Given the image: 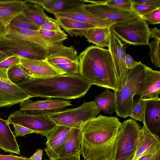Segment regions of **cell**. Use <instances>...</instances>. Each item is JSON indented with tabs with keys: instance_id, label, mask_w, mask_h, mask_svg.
Wrapping results in <instances>:
<instances>
[{
	"instance_id": "obj_1",
	"label": "cell",
	"mask_w": 160,
	"mask_h": 160,
	"mask_svg": "<svg viewBox=\"0 0 160 160\" xmlns=\"http://www.w3.org/2000/svg\"><path fill=\"white\" fill-rule=\"evenodd\" d=\"M121 122L116 117L99 115L81 128L84 160H111Z\"/></svg>"
},
{
	"instance_id": "obj_2",
	"label": "cell",
	"mask_w": 160,
	"mask_h": 160,
	"mask_svg": "<svg viewBox=\"0 0 160 160\" xmlns=\"http://www.w3.org/2000/svg\"><path fill=\"white\" fill-rule=\"evenodd\" d=\"M17 85L31 98L65 99L84 96L92 85L78 74H64L47 78L31 77L22 80Z\"/></svg>"
},
{
	"instance_id": "obj_3",
	"label": "cell",
	"mask_w": 160,
	"mask_h": 160,
	"mask_svg": "<svg viewBox=\"0 0 160 160\" xmlns=\"http://www.w3.org/2000/svg\"><path fill=\"white\" fill-rule=\"evenodd\" d=\"M79 75L91 85L118 91V81L111 54L108 49L89 46L78 56Z\"/></svg>"
},
{
	"instance_id": "obj_4",
	"label": "cell",
	"mask_w": 160,
	"mask_h": 160,
	"mask_svg": "<svg viewBox=\"0 0 160 160\" xmlns=\"http://www.w3.org/2000/svg\"><path fill=\"white\" fill-rule=\"evenodd\" d=\"M145 74L144 65L140 61L128 70L125 85L119 91H114L115 95V112L119 117L126 118L130 114L134 97H139L141 83Z\"/></svg>"
},
{
	"instance_id": "obj_5",
	"label": "cell",
	"mask_w": 160,
	"mask_h": 160,
	"mask_svg": "<svg viewBox=\"0 0 160 160\" xmlns=\"http://www.w3.org/2000/svg\"><path fill=\"white\" fill-rule=\"evenodd\" d=\"M141 132L135 120L129 119L121 123L111 160H132L138 145Z\"/></svg>"
},
{
	"instance_id": "obj_6",
	"label": "cell",
	"mask_w": 160,
	"mask_h": 160,
	"mask_svg": "<svg viewBox=\"0 0 160 160\" xmlns=\"http://www.w3.org/2000/svg\"><path fill=\"white\" fill-rule=\"evenodd\" d=\"M101 110L95 101L83 102L80 106L45 114L58 125L81 129L82 125L96 118Z\"/></svg>"
},
{
	"instance_id": "obj_7",
	"label": "cell",
	"mask_w": 160,
	"mask_h": 160,
	"mask_svg": "<svg viewBox=\"0 0 160 160\" xmlns=\"http://www.w3.org/2000/svg\"><path fill=\"white\" fill-rule=\"evenodd\" d=\"M112 32L124 42L134 45H148L150 29L141 18L121 22L111 27Z\"/></svg>"
},
{
	"instance_id": "obj_8",
	"label": "cell",
	"mask_w": 160,
	"mask_h": 160,
	"mask_svg": "<svg viewBox=\"0 0 160 160\" xmlns=\"http://www.w3.org/2000/svg\"><path fill=\"white\" fill-rule=\"evenodd\" d=\"M0 51L8 57L17 55L21 58L41 60L47 59V48L38 43L1 37Z\"/></svg>"
},
{
	"instance_id": "obj_9",
	"label": "cell",
	"mask_w": 160,
	"mask_h": 160,
	"mask_svg": "<svg viewBox=\"0 0 160 160\" xmlns=\"http://www.w3.org/2000/svg\"><path fill=\"white\" fill-rule=\"evenodd\" d=\"M10 124H17L44 136L57 125L46 114H31L17 110L12 113L7 119Z\"/></svg>"
},
{
	"instance_id": "obj_10",
	"label": "cell",
	"mask_w": 160,
	"mask_h": 160,
	"mask_svg": "<svg viewBox=\"0 0 160 160\" xmlns=\"http://www.w3.org/2000/svg\"><path fill=\"white\" fill-rule=\"evenodd\" d=\"M7 71V69L0 68V108L9 107L31 98L29 94L11 81Z\"/></svg>"
},
{
	"instance_id": "obj_11",
	"label": "cell",
	"mask_w": 160,
	"mask_h": 160,
	"mask_svg": "<svg viewBox=\"0 0 160 160\" xmlns=\"http://www.w3.org/2000/svg\"><path fill=\"white\" fill-rule=\"evenodd\" d=\"M127 47L110 29V43L108 50L112 56L118 81V91L122 89L127 79L129 70L127 68L125 63Z\"/></svg>"
},
{
	"instance_id": "obj_12",
	"label": "cell",
	"mask_w": 160,
	"mask_h": 160,
	"mask_svg": "<svg viewBox=\"0 0 160 160\" xmlns=\"http://www.w3.org/2000/svg\"><path fill=\"white\" fill-rule=\"evenodd\" d=\"M83 5L92 13L114 24L141 18L133 11L125 10L105 4H84Z\"/></svg>"
},
{
	"instance_id": "obj_13",
	"label": "cell",
	"mask_w": 160,
	"mask_h": 160,
	"mask_svg": "<svg viewBox=\"0 0 160 160\" xmlns=\"http://www.w3.org/2000/svg\"><path fill=\"white\" fill-rule=\"evenodd\" d=\"M20 111L31 114H44L58 112L72 105L71 101L48 98L44 100L33 101L28 98L19 104Z\"/></svg>"
},
{
	"instance_id": "obj_14",
	"label": "cell",
	"mask_w": 160,
	"mask_h": 160,
	"mask_svg": "<svg viewBox=\"0 0 160 160\" xmlns=\"http://www.w3.org/2000/svg\"><path fill=\"white\" fill-rule=\"evenodd\" d=\"M19 64L32 77L47 78L65 74L51 64L47 59L38 60L21 58Z\"/></svg>"
},
{
	"instance_id": "obj_15",
	"label": "cell",
	"mask_w": 160,
	"mask_h": 160,
	"mask_svg": "<svg viewBox=\"0 0 160 160\" xmlns=\"http://www.w3.org/2000/svg\"><path fill=\"white\" fill-rule=\"evenodd\" d=\"M83 4L54 14L56 18L63 17L90 24L97 27L110 28L114 23L102 19L87 10Z\"/></svg>"
},
{
	"instance_id": "obj_16",
	"label": "cell",
	"mask_w": 160,
	"mask_h": 160,
	"mask_svg": "<svg viewBox=\"0 0 160 160\" xmlns=\"http://www.w3.org/2000/svg\"><path fill=\"white\" fill-rule=\"evenodd\" d=\"M142 99L144 105L143 124L151 133L159 136L160 98L158 97Z\"/></svg>"
},
{
	"instance_id": "obj_17",
	"label": "cell",
	"mask_w": 160,
	"mask_h": 160,
	"mask_svg": "<svg viewBox=\"0 0 160 160\" xmlns=\"http://www.w3.org/2000/svg\"><path fill=\"white\" fill-rule=\"evenodd\" d=\"M47 50V59L54 66L79 60L77 51L72 46H64L62 42L49 46Z\"/></svg>"
},
{
	"instance_id": "obj_18",
	"label": "cell",
	"mask_w": 160,
	"mask_h": 160,
	"mask_svg": "<svg viewBox=\"0 0 160 160\" xmlns=\"http://www.w3.org/2000/svg\"><path fill=\"white\" fill-rule=\"evenodd\" d=\"M145 74L141 85V99L159 97L160 93V71L154 70L144 65Z\"/></svg>"
},
{
	"instance_id": "obj_19",
	"label": "cell",
	"mask_w": 160,
	"mask_h": 160,
	"mask_svg": "<svg viewBox=\"0 0 160 160\" xmlns=\"http://www.w3.org/2000/svg\"><path fill=\"white\" fill-rule=\"evenodd\" d=\"M3 37L31 42L47 48L48 46L47 42L40 34L39 30L35 31L18 28L9 25L7 27L6 33Z\"/></svg>"
},
{
	"instance_id": "obj_20",
	"label": "cell",
	"mask_w": 160,
	"mask_h": 160,
	"mask_svg": "<svg viewBox=\"0 0 160 160\" xmlns=\"http://www.w3.org/2000/svg\"><path fill=\"white\" fill-rule=\"evenodd\" d=\"M27 3L25 0H0V21L7 27L22 12Z\"/></svg>"
},
{
	"instance_id": "obj_21",
	"label": "cell",
	"mask_w": 160,
	"mask_h": 160,
	"mask_svg": "<svg viewBox=\"0 0 160 160\" xmlns=\"http://www.w3.org/2000/svg\"><path fill=\"white\" fill-rule=\"evenodd\" d=\"M8 120L0 118V148L6 152L20 154L19 146Z\"/></svg>"
},
{
	"instance_id": "obj_22",
	"label": "cell",
	"mask_w": 160,
	"mask_h": 160,
	"mask_svg": "<svg viewBox=\"0 0 160 160\" xmlns=\"http://www.w3.org/2000/svg\"><path fill=\"white\" fill-rule=\"evenodd\" d=\"M159 146V136L151 133L143 124L141 129L138 145L132 160H138L142 156Z\"/></svg>"
},
{
	"instance_id": "obj_23",
	"label": "cell",
	"mask_w": 160,
	"mask_h": 160,
	"mask_svg": "<svg viewBox=\"0 0 160 160\" xmlns=\"http://www.w3.org/2000/svg\"><path fill=\"white\" fill-rule=\"evenodd\" d=\"M56 18L60 26L72 37H82L88 29L97 27L90 24L69 18Z\"/></svg>"
},
{
	"instance_id": "obj_24",
	"label": "cell",
	"mask_w": 160,
	"mask_h": 160,
	"mask_svg": "<svg viewBox=\"0 0 160 160\" xmlns=\"http://www.w3.org/2000/svg\"><path fill=\"white\" fill-rule=\"evenodd\" d=\"M110 28L95 27L87 30L83 36L87 41L99 47H108L110 43Z\"/></svg>"
},
{
	"instance_id": "obj_25",
	"label": "cell",
	"mask_w": 160,
	"mask_h": 160,
	"mask_svg": "<svg viewBox=\"0 0 160 160\" xmlns=\"http://www.w3.org/2000/svg\"><path fill=\"white\" fill-rule=\"evenodd\" d=\"M82 134L80 129L72 128L62 151L58 157L78 153L81 154Z\"/></svg>"
},
{
	"instance_id": "obj_26",
	"label": "cell",
	"mask_w": 160,
	"mask_h": 160,
	"mask_svg": "<svg viewBox=\"0 0 160 160\" xmlns=\"http://www.w3.org/2000/svg\"><path fill=\"white\" fill-rule=\"evenodd\" d=\"M42 6L35 3L28 2L21 13L32 22L40 28L48 17Z\"/></svg>"
},
{
	"instance_id": "obj_27",
	"label": "cell",
	"mask_w": 160,
	"mask_h": 160,
	"mask_svg": "<svg viewBox=\"0 0 160 160\" xmlns=\"http://www.w3.org/2000/svg\"><path fill=\"white\" fill-rule=\"evenodd\" d=\"M95 101L101 111L111 115L115 112V94L108 88L96 96Z\"/></svg>"
},
{
	"instance_id": "obj_28",
	"label": "cell",
	"mask_w": 160,
	"mask_h": 160,
	"mask_svg": "<svg viewBox=\"0 0 160 160\" xmlns=\"http://www.w3.org/2000/svg\"><path fill=\"white\" fill-rule=\"evenodd\" d=\"M86 3L85 0H55L44 8L53 15Z\"/></svg>"
},
{
	"instance_id": "obj_29",
	"label": "cell",
	"mask_w": 160,
	"mask_h": 160,
	"mask_svg": "<svg viewBox=\"0 0 160 160\" xmlns=\"http://www.w3.org/2000/svg\"><path fill=\"white\" fill-rule=\"evenodd\" d=\"M71 130L61 138L52 143L46 145V147L45 151L50 160H53L58 157L62 151L65 143L70 135Z\"/></svg>"
},
{
	"instance_id": "obj_30",
	"label": "cell",
	"mask_w": 160,
	"mask_h": 160,
	"mask_svg": "<svg viewBox=\"0 0 160 160\" xmlns=\"http://www.w3.org/2000/svg\"><path fill=\"white\" fill-rule=\"evenodd\" d=\"M40 34L47 42L48 46L62 42L68 38V36L62 32L48 30L40 28Z\"/></svg>"
},
{
	"instance_id": "obj_31",
	"label": "cell",
	"mask_w": 160,
	"mask_h": 160,
	"mask_svg": "<svg viewBox=\"0 0 160 160\" xmlns=\"http://www.w3.org/2000/svg\"><path fill=\"white\" fill-rule=\"evenodd\" d=\"M7 74L11 81L16 84L23 79L32 77L19 63L9 68L8 70Z\"/></svg>"
},
{
	"instance_id": "obj_32",
	"label": "cell",
	"mask_w": 160,
	"mask_h": 160,
	"mask_svg": "<svg viewBox=\"0 0 160 160\" xmlns=\"http://www.w3.org/2000/svg\"><path fill=\"white\" fill-rule=\"evenodd\" d=\"M9 25L18 28L38 31L40 28L29 21L21 12L15 17Z\"/></svg>"
},
{
	"instance_id": "obj_33",
	"label": "cell",
	"mask_w": 160,
	"mask_h": 160,
	"mask_svg": "<svg viewBox=\"0 0 160 160\" xmlns=\"http://www.w3.org/2000/svg\"><path fill=\"white\" fill-rule=\"evenodd\" d=\"M144 102L143 100L137 97L133 100L131 112L129 116L133 119L143 122L144 113Z\"/></svg>"
},
{
	"instance_id": "obj_34",
	"label": "cell",
	"mask_w": 160,
	"mask_h": 160,
	"mask_svg": "<svg viewBox=\"0 0 160 160\" xmlns=\"http://www.w3.org/2000/svg\"><path fill=\"white\" fill-rule=\"evenodd\" d=\"M72 128L58 125L50 132L45 135L47 139L46 145L52 143L65 136Z\"/></svg>"
},
{
	"instance_id": "obj_35",
	"label": "cell",
	"mask_w": 160,
	"mask_h": 160,
	"mask_svg": "<svg viewBox=\"0 0 160 160\" xmlns=\"http://www.w3.org/2000/svg\"><path fill=\"white\" fill-rule=\"evenodd\" d=\"M150 51L149 55L152 64L157 68L160 67V39H154L148 44Z\"/></svg>"
},
{
	"instance_id": "obj_36",
	"label": "cell",
	"mask_w": 160,
	"mask_h": 160,
	"mask_svg": "<svg viewBox=\"0 0 160 160\" xmlns=\"http://www.w3.org/2000/svg\"><path fill=\"white\" fill-rule=\"evenodd\" d=\"M57 69L65 73L72 75L78 74L80 71L79 60L70 63L59 64L54 66Z\"/></svg>"
},
{
	"instance_id": "obj_37",
	"label": "cell",
	"mask_w": 160,
	"mask_h": 160,
	"mask_svg": "<svg viewBox=\"0 0 160 160\" xmlns=\"http://www.w3.org/2000/svg\"><path fill=\"white\" fill-rule=\"evenodd\" d=\"M157 8H158L136 3L133 1L132 6V11L141 18Z\"/></svg>"
},
{
	"instance_id": "obj_38",
	"label": "cell",
	"mask_w": 160,
	"mask_h": 160,
	"mask_svg": "<svg viewBox=\"0 0 160 160\" xmlns=\"http://www.w3.org/2000/svg\"><path fill=\"white\" fill-rule=\"evenodd\" d=\"M132 0H107L105 3L118 8L128 11H132Z\"/></svg>"
},
{
	"instance_id": "obj_39",
	"label": "cell",
	"mask_w": 160,
	"mask_h": 160,
	"mask_svg": "<svg viewBox=\"0 0 160 160\" xmlns=\"http://www.w3.org/2000/svg\"><path fill=\"white\" fill-rule=\"evenodd\" d=\"M40 28L50 31L62 32L64 31L61 28L60 26L56 19L48 17L44 24Z\"/></svg>"
},
{
	"instance_id": "obj_40",
	"label": "cell",
	"mask_w": 160,
	"mask_h": 160,
	"mask_svg": "<svg viewBox=\"0 0 160 160\" xmlns=\"http://www.w3.org/2000/svg\"><path fill=\"white\" fill-rule=\"evenodd\" d=\"M141 18L152 25L159 24L160 23V8H156Z\"/></svg>"
},
{
	"instance_id": "obj_41",
	"label": "cell",
	"mask_w": 160,
	"mask_h": 160,
	"mask_svg": "<svg viewBox=\"0 0 160 160\" xmlns=\"http://www.w3.org/2000/svg\"><path fill=\"white\" fill-rule=\"evenodd\" d=\"M21 58L17 55L8 57L0 63V68L8 69L14 65L19 63Z\"/></svg>"
},
{
	"instance_id": "obj_42",
	"label": "cell",
	"mask_w": 160,
	"mask_h": 160,
	"mask_svg": "<svg viewBox=\"0 0 160 160\" xmlns=\"http://www.w3.org/2000/svg\"><path fill=\"white\" fill-rule=\"evenodd\" d=\"M12 124L13 125L14 129V132L15 133L14 135L15 138L18 136H25V135L28 134L36 133L35 131L23 126L15 123Z\"/></svg>"
},
{
	"instance_id": "obj_43",
	"label": "cell",
	"mask_w": 160,
	"mask_h": 160,
	"mask_svg": "<svg viewBox=\"0 0 160 160\" xmlns=\"http://www.w3.org/2000/svg\"><path fill=\"white\" fill-rule=\"evenodd\" d=\"M160 151V146L150 150L142 156L138 160H155L158 153Z\"/></svg>"
},
{
	"instance_id": "obj_44",
	"label": "cell",
	"mask_w": 160,
	"mask_h": 160,
	"mask_svg": "<svg viewBox=\"0 0 160 160\" xmlns=\"http://www.w3.org/2000/svg\"><path fill=\"white\" fill-rule=\"evenodd\" d=\"M134 2L142 4L147 6L160 8V0H132Z\"/></svg>"
},
{
	"instance_id": "obj_45",
	"label": "cell",
	"mask_w": 160,
	"mask_h": 160,
	"mask_svg": "<svg viewBox=\"0 0 160 160\" xmlns=\"http://www.w3.org/2000/svg\"><path fill=\"white\" fill-rule=\"evenodd\" d=\"M139 63L135 62L132 57L129 54H126L125 56V63L127 68L129 70L135 67Z\"/></svg>"
},
{
	"instance_id": "obj_46",
	"label": "cell",
	"mask_w": 160,
	"mask_h": 160,
	"mask_svg": "<svg viewBox=\"0 0 160 160\" xmlns=\"http://www.w3.org/2000/svg\"><path fill=\"white\" fill-rule=\"evenodd\" d=\"M0 160H31L23 156H18L16 155L9 154L4 155L0 154Z\"/></svg>"
},
{
	"instance_id": "obj_47",
	"label": "cell",
	"mask_w": 160,
	"mask_h": 160,
	"mask_svg": "<svg viewBox=\"0 0 160 160\" xmlns=\"http://www.w3.org/2000/svg\"><path fill=\"white\" fill-rule=\"evenodd\" d=\"M25 1L28 2L38 4L44 8L48 5L54 2L55 0H26Z\"/></svg>"
},
{
	"instance_id": "obj_48",
	"label": "cell",
	"mask_w": 160,
	"mask_h": 160,
	"mask_svg": "<svg viewBox=\"0 0 160 160\" xmlns=\"http://www.w3.org/2000/svg\"><path fill=\"white\" fill-rule=\"evenodd\" d=\"M80 154L78 153L58 157L53 160H80Z\"/></svg>"
},
{
	"instance_id": "obj_49",
	"label": "cell",
	"mask_w": 160,
	"mask_h": 160,
	"mask_svg": "<svg viewBox=\"0 0 160 160\" xmlns=\"http://www.w3.org/2000/svg\"><path fill=\"white\" fill-rule=\"evenodd\" d=\"M43 151L42 149H38L29 158L31 160H42Z\"/></svg>"
},
{
	"instance_id": "obj_50",
	"label": "cell",
	"mask_w": 160,
	"mask_h": 160,
	"mask_svg": "<svg viewBox=\"0 0 160 160\" xmlns=\"http://www.w3.org/2000/svg\"><path fill=\"white\" fill-rule=\"evenodd\" d=\"M150 36L151 38L160 39V30L156 27L151 29L150 31Z\"/></svg>"
},
{
	"instance_id": "obj_51",
	"label": "cell",
	"mask_w": 160,
	"mask_h": 160,
	"mask_svg": "<svg viewBox=\"0 0 160 160\" xmlns=\"http://www.w3.org/2000/svg\"><path fill=\"white\" fill-rule=\"evenodd\" d=\"M7 27L0 21V36L3 37L6 33Z\"/></svg>"
},
{
	"instance_id": "obj_52",
	"label": "cell",
	"mask_w": 160,
	"mask_h": 160,
	"mask_svg": "<svg viewBox=\"0 0 160 160\" xmlns=\"http://www.w3.org/2000/svg\"><path fill=\"white\" fill-rule=\"evenodd\" d=\"M8 57L5 53L0 51V63Z\"/></svg>"
},
{
	"instance_id": "obj_53",
	"label": "cell",
	"mask_w": 160,
	"mask_h": 160,
	"mask_svg": "<svg viewBox=\"0 0 160 160\" xmlns=\"http://www.w3.org/2000/svg\"><path fill=\"white\" fill-rule=\"evenodd\" d=\"M155 160H160V151L157 154Z\"/></svg>"
},
{
	"instance_id": "obj_54",
	"label": "cell",
	"mask_w": 160,
	"mask_h": 160,
	"mask_svg": "<svg viewBox=\"0 0 160 160\" xmlns=\"http://www.w3.org/2000/svg\"><path fill=\"white\" fill-rule=\"evenodd\" d=\"M0 38H1V36H0Z\"/></svg>"
},
{
	"instance_id": "obj_55",
	"label": "cell",
	"mask_w": 160,
	"mask_h": 160,
	"mask_svg": "<svg viewBox=\"0 0 160 160\" xmlns=\"http://www.w3.org/2000/svg\"></svg>"
}]
</instances>
